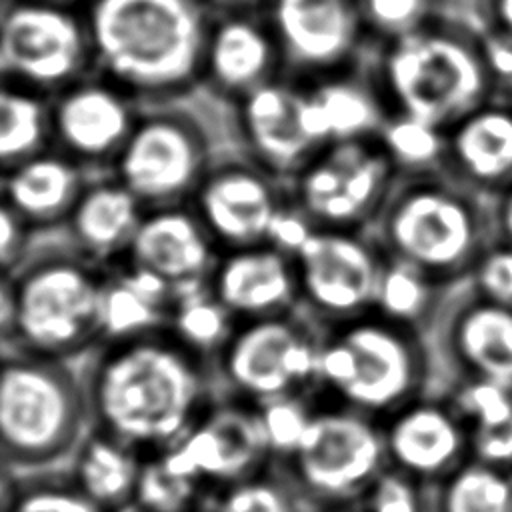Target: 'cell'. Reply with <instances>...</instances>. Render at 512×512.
Returning a JSON list of instances; mask_svg holds the SVG:
<instances>
[{
	"instance_id": "1",
	"label": "cell",
	"mask_w": 512,
	"mask_h": 512,
	"mask_svg": "<svg viewBox=\"0 0 512 512\" xmlns=\"http://www.w3.org/2000/svg\"><path fill=\"white\" fill-rule=\"evenodd\" d=\"M80 366L92 428L144 458L178 442L220 394L214 364L168 326L104 340Z\"/></svg>"
},
{
	"instance_id": "2",
	"label": "cell",
	"mask_w": 512,
	"mask_h": 512,
	"mask_svg": "<svg viewBox=\"0 0 512 512\" xmlns=\"http://www.w3.org/2000/svg\"><path fill=\"white\" fill-rule=\"evenodd\" d=\"M108 268L62 232L38 236L26 258L2 276V348L82 362L102 340Z\"/></svg>"
},
{
	"instance_id": "3",
	"label": "cell",
	"mask_w": 512,
	"mask_h": 512,
	"mask_svg": "<svg viewBox=\"0 0 512 512\" xmlns=\"http://www.w3.org/2000/svg\"><path fill=\"white\" fill-rule=\"evenodd\" d=\"M92 58L136 100H168L204 76L210 26L196 0H92Z\"/></svg>"
},
{
	"instance_id": "4",
	"label": "cell",
	"mask_w": 512,
	"mask_h": 512,
	"mask_svg": "<svg viewBox=\"0 0 512 512\" xmlns=\"http://www.w3.org/2000/svg\"><path fill=\"white\" fill-rule=\"evenodd\" d=\"M380 84L386 114H410L444 130L498 98L478 26L446 14L386 42Z\"/></svg>"
},
{
	"instance_id": "5",
	"label": "cell",
	"mask_w": 512,
	"mask_h": 512,
	"mask_svg": "<svg viewBox=\"0 0 512 512\" xmlns=\"http://www.w3.org/2000/svg\"><path fill=\"white\" fill-rule=\"evenodd\" d=\"M430 374L426 334L370 310L320 324L318 390L312 402L338 404L384 420L426 394Z\"/></svg>"
},
{
	"instance_id": "6",
	"label": "cell",
	"mask_w": 512,
	"mask_h": 512,
	"mask_svg": "<svg viewBox=\"0 0 512 512\" xmlns=\"http://www.w3.org/2000/svg\"><path fill=\"white\" fill-rule=\"evenodd\" d=\"M92 428L80 362L2 348L0 454L4 472L66 466Z\"/></svg>"
},
{
	"instance_id": "7",
	"label": "cell",
	"mask_w": 512,
	"mask_h": 512,
	"mask_svg": "<svg viewBox=\"0 0 512 512\" xmlns=\"http://www.w3.org/2000/svg\"><path fill=\"white\" fill-rule=\"evenodd\" d=\"M368 234L386 258L444 288L472 274L486 250L478 202L442 170L400 174Z\"/></svg>"
},
{
	"instance_id": "8",
	"label": "cell",
	"mask_w": 512,
	"mask_h": 512,
	"mask_svg": "<svg viewBox=\"0 0 512 512\" xmlns=\"http://www.w3.org/2000/svg\"><path fill=\"white\" fill-rule=\"evenodd\" d=\"M320 324L304 310L240 320L214 358L222 394L262 406L318 390Z\"/></svg>"
},
{
	"instance_id": "9",
	"label": "cell",
	"mask_w": 512,
	"mask_h": 512,
	"mask_svg": "<svg viewBox=\"0 0 512 512\" xmlns=\"http://www.w3.org/2000/svg\"><path fill=\"white\" fill-rule=\"evenodd\" d=\"M218 154L194 114L152 106L140 110L110 172L146 210L182 206L190 204Z\"/></svg>"
},
{
	"instance_id": "10",
	"label": "cell",
	"mask_w": 512,
	"mask_h": 512,
	"mask_svg": "<svg viewBox=\"0 0 512 512\" xmlns=\"http://www.w3.org/2000/svg\"><path fill=\"white\" fill-rule=\"evenodd\" d=\"M312 404L298 452L278 464L312 506L356 504L388 466L380 420L338 404Z\"/></svg>"
},
{
	"instance_id": "11",
	"label": "cell",
	"mask_w": 512,
	"mask_h": 512,
	"mask_svg": "<svg viewBox=\"0 0 512 512\" xmlns=\"http://www.w3.org/2000/svg\"><path fill=\"white\" fill-rule=\"evenodd\" d=\"M398 178L378 138L370 136L328 144L288 186L292 202L316 228L368 232Z\"/></svg>"
},
{
	"instance_id": "12",
	"label": "cell",
	"mask_w": 512,
	"mask_h": 512,
	"mask_svg": "<svg viewBox=\"0 0 512 512\" xmlns=\"http://www.w3.org/2000/svg\"><path fill=\"white\" fill-rule=\"evenodd\" d=\"M0 52L6 84L52 96L82 80L92 56L86 22L46 0H16L4 8Z\"/></svg>"
},
{
	"instance_id": "13",
	"label": "cell",
	"mask_w": 512,
	"mask_h": 512,
	"mask_svg": "<svg viewBox=\"0 0 512 512\" xmlns=\"http://www.w3.org/2000/svg\"><path fill=\"white\" fill-rule=\"evenodd\" d=\"M300 310L334 324L372 310L384 254L360 230L316 228L294 256Z\"/></svg>"
},
{
	"instance_id": "14",
	"label": "cell",
	"mask_w": 512,
	"mask_h": 512,
	"mask_svg": "<svg viewBox=\"0 0 512 512\" xmlns=\"http://www.w3.org/2000/svg\"><path fill=\"white\" fill-rule=\"evenodd\" d=\"M290 200L288 182L244 152H220L190 200L220 252L268 242L278 210Z\"/></svg>"
},
{
	"instance_id": "15",
	"label": "cell",
	"mask_w": 512,
	"mask_h": 512,
	"mask_svg": "<svg viewBox=\"0 0 512 512\" xmlns=\"http://www.w3.org/2000/svg\"><path fill=\"white\" fill-rule=\"evenodd\" d=\"M158 456L166 468L200 482L208 494L272 462L258 406L222 392L192 428Z\"/></svg>"
},
{
	"instance_id": "16",
	"label": "cell",
	"mask_w": 512,
	"mask_h": 512,
	"mask_svg": "<svg viewBox=\"0 0 512 512\" xmlns=\"http://www.w3.org/2000/svg\"><path fill=\"white\" fill-rule=\"evenodd\" d=\"M52 100V148L90 174L112 170L140 108L110 80H78Z\"/></svg>"
},
{
	"instance_id": "17",
	"label": "cell",
	"mask_w": 512,
	"mask_h": 512,
	"mask_svg": "<svg viewBox=\"0 0 512 512\" xmlns=\"http://www.w3.org/2000/svg\"><path fill=\"white\" fill-rule=\"evenodd\" d=\"M388 466L424 486L472 458V432L450 398L422 394L380 420Z\"/></svg>"
},
{
	"instance_id": "18",
	"label": "cell",
	"mask_w": 512,
	"mask_h": 512,
	"mask_svg": "<svg viewBox=\"0 0 512 512\" xmlns=\"http://www.w3.org/2000/svg\"><path fill=\"white\" fill-rule=\"evenodd\" d=\"M302 94L304 88L270 80L236 100L238 150L284 182L322 150L306 130Z\"/></svg>"
},
{
	"instance_id": "19",
	"label": "cell",
	"mask_w": 512,
	"mask_h": 512,
	"mask_svg": "<svg viewBox=\"0 0 512 512\" xmlns=\"http://www.w3.org/2000/svg\"><path fill=\"white\" fill-rule=\"evenodd\" d=\"M208 286L238 322L300 308L294 258L268 242L220 252Z\"/></svg>"
},
{
	"instance_id": "20",
	"label": "cell",
	"mask_w": 512,
	"mask_h": 512,
	"mask_svg": "<svg viewBox=\"0 0 512 512\" xmlns=\"http://www.w3.org/2000/svg\"><path fill=\"white\" fill-rule=\"evenodd\" d=\"M362 26L354 0H272L278 48L300 70L332 72L354 50Z\"/></svg>"
},
{
	"instance_id": "21",
	"label": "cell",
	"mask_w": 512,
	"mask_h": 512,
	"mask_svg": "<svg viewBox=\"0 0 512 512\" xmlns=\"http://www.w3.org/2000/svg\"><path fill=\"white\" fill-rule=\"evenodd\" d=\"M218 254L196 212L190 204H182L146 210L122 260L144 266L178 288L208 280Z\"/></svg>"
},
{
	"instance_id": "22",
	"label": "cell",
	"mask_w": 512,
	"mask_h": 512,
	"mask_svg": "<svg viewBox=\"0 0 512 512\" xmlns=\"http://www.w3.org/2000/svg\"><path fill=\"white\" fill-rule=\"evenodd\" d=\"M90 176L78 162L50 148L2 170V206L36 236L60 232Z\"/></svg>"
},
{
	"instance_id": "23",
	"label": "cell",
	"mask_w": 512,
	"mask_h": 512,
	"mask_svg": "<svg viewBox=\"0 0 512 512\" xmlns=\"http://www.w3.org/2000/svg\"><path fill=\"white\" fill-rule=\"evenodd\" d=\"M144 214V204L112 172L92 174L60 232L110 268L128 254Z\"/></svg>"
},
{
	"instance_id": "24",
	"label": "cell",
	"mask_w": 512,
	"mask_h": 512,
	"mask_svg": "<svg viewBox=\"0 0 512 512\" xmlns=\"http://www.w3.org/2000/svg\"><path fill=\"white\" fill-rule=\"evenodd\" d=\"M442 348L460 378H488L512 388V308L474 292L446 316Z\"/></svg>"
},
{
	"instance_id": "25",
	"label": "cell",
	"mask_w": 512,
	"mask_h": 512,
	"mask_svg": "<svg viewBox=\"0 0 512 512\" xmlns=\"http://www.w3.org/2000/svg\"><path fill=\"white\" fill-rule=\"evenodd\" d=\"M448 132L442 172L464 184L496 188L512 184V104L494 98L472 110Z\"/></svg>"
},
{
	"instance_id": "26",
	"label": "cell",
	"mask_w": 512,
	"mask_h": 512,
	"mask_svg": "<svg viewBox=\"0 0 512 512\" xmlns=\"http://www.w3.org/2000/svg\"><path fill=\"white\" fill-rule=\"evenodd\" d=\"M278 52L272 30L248 16L232 14L210 26L204 76L220 94L236 102L260 84L274 80Z\"/></svg>"
},
{
	"instance_id": "27",
	"label": "cell",
	"mask_w": 512,
	"mask_h": 512,
	"mask_svg": "<svg viewBox=\"0 0 512 512\" xmlns=\"http://www.w3.org/2000/svg\"><path fill=\"white\" fill-rule=\"evenodd\" d=\"M302 112L306 130L318 148L376 136L386 118L380 94L344 76H328L304 88Z\"/></svg>"
},
{
	"instance_id": "28",
	"label": "cell",
	"mask_w": 512,
	"mask_h": 512,
	"mask_svg": "<svg viewBox=\"0 0 512 512\" xmlns=\"http://www.w3.org/2000/svg\"><path fill=\"white\" fill-rule=\"evenodd\" d=\"M144 456L128 444L90 428L66 464L72 482L106 512H124L134 492Z\"/></svg>"
},
{
	"instance_id": "29",
	"label": "cell",
	"mask_w": 512,
	"mask_h": 512,
	"mask_svg": "<svg viewBox=\"0 0 512 512\" xmlns=\"http://www.w3.org/2000/svg\"><path fill=\"white\" fill-rule=\"evenodd\" d=\"M52 148V100L24 86L0 94V162L8 170Z\"/></svg>"
},
{
	"instance_id": "30",
	"label": "cell",
	"mask_w": 512,
	"mask_h": 512,
	"mask_svg": "<svg viewBox=\"0 0 512 512\" xmlns=\"http://www.w3.org/2000/svg\"><path fill=\"white\" fill-rule=\"evenodd\" d=\"M238 320L212 294L208 280L174 288L168 330L200 356L214 362Z\"/></svg>"
},
{
	"instance_id": "31",
	"label": "cell",
	"mask_w": 512,
	"mask_h": 512,
	"mask_svg": "<svg viewBox=\"0 0 512 512\" xmlns=\"http://www.w3.org/2000/svg\"><path fill=\"white\" fill-rule=\"evenodd\" d=\"M444 290L418 268L384 256L372 310L386 320L426 334L438 316Z\"/></svg>"
},
{
	"instance_id": "32",
	"label": "cell",
	"mask_w": 512,
	"mask_h": 512,
	"mask_svg": "<svg viewBox=\"0 0 512 512\" xmlns=\"http://www.w3.org/2000/svg\"><path fill=\"white\" fill-rule=\"evenodd\" d=\"M436 512H512V476L474 458L436 484Z\"/></svg>"
},
{
	"instance_id": "33",
	"label": "cell",
	"mask_w": 512,
	"mask_h": 512,
	"mask_svg": "<svg viewBox=\"0 0 512 512\" xmlns=\"http://www.w3.org/2000/svg\"><path fill=\"white\" fill-rule=\"evenodd\" d=\"M376 138L400 174L438 172L444 166L448 132L432 122L392 112L386 114Z\"/></svg>"
},
{
	"instance_id": "34",
	"label": "cell",
	"mask_w": 512,
	"mask_h": 512,
	"mask_svg": "<svg viewBox=\"0 0 512 512\" xmlns=\"http://www.w3.org/2000/svg\"><path fill=\"white\" fill-rule=\"evenodd\" d=\"M206 512H302L304 496L278 462L220 486L206 496Z\"/></svg>"
},
{
	"instance_id": "35",
	"label": "cell",
	"mask_w": 512,
	"mask_h": 512,
	"mask_svg": "<svg viewBox=\"0 0 512 512\" xmlns=\"http://www.w3.org/2000/svg\"><path fill=\"white\" fill-rule=\"evenodd\" d=\"M6 476V512H106L68 476L66 466Z\"/></svg>"
},
{
	"instance_id": "36",
	"label": "cell",
	"mask_w": 512,
	"mask_h": 512,
	"mask_svg": "<svg viewBox=\"0 0 512 512\" xmlns=\"http://www.w3.org/2000/svg\"><path fill=\"white\" fill-rule=\"evenodd\" d=\"M208 490L164 466L158 454L146 456L140 468L134 504L136 512H190L198 510Z\"/></svg>"
},
{
	"instance_id": "37",
	"label": "cell",
	"mask_w": 512,
	"mask_h": 512,
	"mask_svg": "<svg viewBox=\"0 0 512 512\" xmlns=\"http://www.w3.org/2000/svg\"><path fill=\"white\" fill-rule=\"evenodd\" d=\"M168 310L126 286L110 268L102 298L104 340L126 338L166 326ZM102 340V342H104Z\"/></svg>"
},
{
	"instance_id": "38",
	"label": "cell",
	"mask_w": 512,
	"mask_h": 512,
	"mask_svg": "<svg viewBox=\"0 0 512 512\" xmlns=\"http://www.w3.org/2000/svg\"><path fill=\"white\" fill-rule=\"evenodd\" d=\"M266 444L274 462L290 460L310 426L314 404L308 398H280L258 406Z\"/></svg>"
},
{
	"instance_id": "39",
	"label": "cell",
	"mask_w": 512,
	"mask_h": 512,
	"mask_svg": "<svg viewBox=\"0 0 512 512\" xmlns=\"http://www.w3.org/2000/svg\"><path fill=\"white\" fill-rule=\"evenodd\" d=\"M450 402L470 430L494 428L512 418V388L488 378H460Z\"/></svg>"
},
{
	"instance_id": "40",
	"label": "cell",
	"mask_w": 512,
	"mask_h": 512,
	"mask_svg": "<svg viewBox=\"0 0 512 512\" xmlns=\"http://www.w3.org/2000/svg\"><path fill=\"white\" fill-rule=\"evenodd\" d=\"M354 4L362 24L384 36L386 42L444 16L442 0H354Z\"/></svg>"
},
{
	"instance_id": "41",
	"label": "cell",
	"mask_w": 512,
	"mask_h": 512,
	"mask_svg": "<svg viewBox=\"0 0 512 512\" xmlns=\"http://www.w3.org/2000/svg\"><path fill=\"white\" fill-rule=\"evenodd\" d=\"M424 488L412 476L386 466L356 506L360 512H426Z\"/></svg>"
},
{
	"instance_id": "42",
	"label": "cell",
	"mask_w": 512,
	"mask_h": 512,
	"mask_svg": "<svg viewBox=\"0 0 512 512\" xmlns=\"http://www.w3.org/2000/svg\"><path fill=\"white\" fill-rule=\"evenodd\" d=\"M470 276L478 296L512 308V244L486 248Z\"/></svg>"
},
{
	"instance_id": "43",
	"label": "cell",
	"mask_w": 512,
	"mask_h": 512,
	"mask_svg": "<svg viewBox=\"0 0 512 512\" xmlns=\"http://www.w3.org/2000/svg\"><path fill=\"white\" fill-rule=\"evenodd\" d=\"M316 226L312 220L292 202L288 200L276 214L270 232H268V244L282 250L288 256H296L298 250L306 244V240L312 236Z\"/></svg>"
},
{
	"instance_id": "44",
	"label": "cell",
	"mask_w": 512,
	"mask_h": 512,
	"mask_svg": "<svg viewBox=\"0 0 512 512\" xmlns=\"http://www.w3.org/2000/svg\"><path fill=\"white\" fill-rule=\"evenodd\" d=\"M472 432V458L512 472V418L494 428H474Z\"/></svg>"
},
{
	"instance_id": "45",
	"label": "cell",
	"mask_w": 512,
	"mask_h": 512,
	"mask_svg": "<svg viewBox=\"0 0 512 512\" xmlns=\"http://www.w3.org/2000/svg\"><path fill=\"white\" fill-rule=\"evenodd\" d=\"M36 234L6 206L0 208V262L2 276L12 272L32 250Z\"/></svg>"
},
{
	"instance_id": "46",
	"label": "cell",
	"mask_w": 512,
	"mask_h": 512,
	"mask_svg": "<svg viewBox=\"0 0 512 512\" xmlns=\"http://www.w3.org/2000/svg\"><path fill=\"white\" fill-rule=\"evenodd\" d=\"M480 34L486 68L496 86L498 98H508L512 94V42L500 36L484 34L482 30Z\"/></svg>"
},
{
	"instance_id": "47",
	"label": "cell",
	"mask_w": 512,
	"mask_h": 512,
	"mask_svg": "<svg viewBox=\"0 0 512 512\" xmlns=\"http://www.w3.org/2000/svg\"><path fill=\"white\" fill-rule=\"evenodd\" d=\"M468 18L484 34L512 42V0H472Z\"/></svg>"
},
{
	"instance_id": "48",
	"label": "cell",
	"mask_w": 512,
	"mask_h": 512,
	"mask_svg": "<svg viewBox=\"0 0 512 512\" xmlns=\"http://www.w3.org/2000/svg\"><path fill=\"white\" fill-rule=\"evenodd\" d=\"M498 224L508 244H512V184L506 188L498 206Z\"/></svg>"
},
{
	"instance_id": "49",
	"label": "cell",
	"mask_w": 512,
	"mask_h": 512,
	"mask_svg": "<svg viewBox=\"0 0 512 512\" xmlns=\"http://www.w3.org/2000/svg\"><path fill=\"white\" fill-rule=\"evenodd\" d=\"M312 512H360L356 504H326V506H314Z\"/></svg>"
},
{
	"instance_id": "50",
	"label": "cell",
	"mask_w": 512,
	"mask_h": 512,
	"mask_svg": "<svg viewBox=\"0 0 512 512\" xmlns=\"http://www.w3.org/2000/svg\"><path fill=\"white\" fill-rule=\"evenodd\" d=\"M216 2H220L222 6H230V8H246V6H254L262 0H216Z\"/></svg>"
},
{
	"instance_id": "51",
	"label": "cell",
	"mask_w": 512,
	"mask_h": 512,
	"mask_svg": "<svg viewBox=\"0 0 512 512\" xmlns=\"http://www.w3.org/2000/svg\"><path fill=\"white\" fill-rule=\"evenodd\" d=\"M46 2H54V4H68V2H72V0H46Z\"/></svg>"
},
{
	"instance_id": "52",
	"label": "cell",
	"mask_w": 512,
	"mask_h": 512,
	"mask_svg": "<svg viewBox=\"0 0 512 512\" xmlns=\"http://www.w3.org/2000/svg\"><path fill=\"white\" fill-rule=\"evenodd\" d=\"M502 100H508V102H510V104H512V94H510V96H508V98H502Z\"/></svg>"
},
{
	"instance_id": "53",
	"label": "cell",
	"mask_w": 512,
	"mask_h": 512,
	"mask_svg": "<svg viewBox=\"0 0 512 512\" xmlns=\"http://www.w3.org/2000/svg\"><path fill=\"white\" fill-rule=\"evenodd\" d=\"M190 512H206V510H202V508H198V510H190Z\"/></svg>"
}]
</instances>
